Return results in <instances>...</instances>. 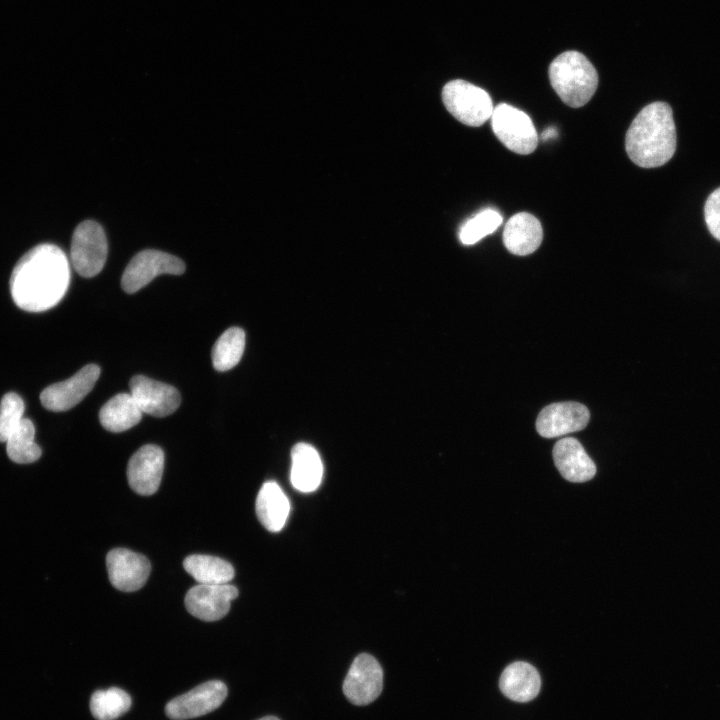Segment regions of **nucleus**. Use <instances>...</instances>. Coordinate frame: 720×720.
<instances>
[{"instance_id":"nucleus-1","label":"nucleus","mask_w":720,"mask_h":720,"mask_svg":"<svg viewBox=\"0 0 720 720\" xmlns=\"http://www.w3.org/2000/svg\"><path fill=\"white\" fill-rule=\"evenodd\" d=\"M70 282L66 255L56 245L39 244L16 263L10 278L15 304L29 312H43L64 297Z\"/></svg>"},{"instance_id":"nucleus-2","label":"nucleus","mask_w":720,"mask_h":720,"mask_svg":"<svg viewBox=\"0 0 720 720\" xmlns=\"http://www.w3.org/2000/svg\"><path fill=\"white\" fill-rule=\"evenodd\" d=\"M625 148L633 163L642 168L667 163L676 150V129L671 107L665 102L645 106L632 121Z\"/></svg>"},{"instance_id":"nucleus-3","label":"nucleus","mask_w":720,"mask_h":720,"mask_svg":"<svg viewBox=\"0 0 720 720\" xmlns=\"http://www.w3.org/2000/svg\"><path fill=\"white\" fill-rule=\"evenodd\" d=\"M552 88L568 106L585 105L598 86V74L592 63L578 51L558 55L549 66Z\"/></svg>"},{"instance_id":"nucleus-4","label":"nucleus","mask_w":720,"mask_h":720,"mask_svg":"<svg viewBox=\"0 0 720 720\" xmlns=\"http://www.w3.org/2000/svg\"><path fill=\"white\" fill-rule=\"evenodd\" d=\"M442 100L448 112L472 127L484 124L494 109L485 90L461 79L452 80L443 87Z\"/></svg>"},{"instance_id":"nucleus-5","label":"nucleus","mask_w":720,"mask_h":720,"mask_svg":"<svg viewBox=\"0 0 720 720\" xmlns=\"http://www.w3.org/2000/svg\"><path fill=\"white\" fill-rule=\"evenodd\" d=\"M491 125L499 141L512 152L526 155L538 144V135L530 117L523 111L500 103L491 115Z\"/></svg>"},{"instance_id":"nucleus-6","label":"nucleus","mask_w":720,"mask_h":720,"mask_svg":"<svg viewBox=\"0 0 720 720\" xmlns=\"http://www.w3.org/2000/svg\"><path fill=\"white\" fill-rule=\"evenodd\" d=\"M107 252L106 236L97 222L86 220L76 227L71 241V260L81 276L97 275L104 267Z\"/></svg>"},{"instance_id":"nucleus-7","label":"nucleus","mask_w":720,"mask_h":720,"mask_svg":"<svg viewBox=\"0 0 720 720\" xmlns=\"http://www.w3.org/2000/svg\"><path fill=\"white\" fill-rule=\"evenodd\" d=\"M184 262L166 252L147 249L136 254L126 266L121 279L125 292L132 294L161 274L180 275Z\"/></svg>"},{"instance_id":"nucleus-8","label":"nucleus","mask_w":720,"mask_h":720,"mask_svg":"<svg viewBox=\"0 0 720 720\" xmlns=\"http://www.w3.org/2000/svg\"><path fill=\"white\" fill-rule=\"evenodd\" d=\"M383 688V670L370 654L362 653L353 660L343 682V693L354 705L370 704Z\"/></svg>"},{"instance_id":"nucleus-9","label":"nucleus","mask_w":720,"mask_h":720,"mask_svg":"<svg viewBox=\"0 0 720 720\" xmlns=\"http://www.w3.org/2000/svg\"><path fill=\"white\" fill-rule=\"evenodd\" d=\"M227 693V687L222 681L211 680L169 701L165 713L172 720L196 718L217 709L226 699Z\"/></svg>"},{"instance_id":"nucleus-10","label":"nucleus","mask_w":720,"mask_h":720,"mask_svg":"<svg viewBox=\"0 0 720 720\" xmlns=\"http://www.w3.org/2000/svg\"><path fill=\"white\" fill-rule=\"evenodd\" d=\"M99 376L100 367L88 364L69 379L46 387L40 394L41 403L50 411H67L93 389Z\"/></svg>"},{"instance_id":"nucleus-11","label":"nucleus","mask_w":720,"mask_h":720,"mask_svg":"<svg viewBox=\"0 0 720 720\" xmlns=\"http://www.w3.org/2000/svg\"><path fill=\"white\" fill-rule=\"evenodd\" d=\"M238 596V589L227 584H198L185 596L188 612L203 621H216L223 618L230 604Z\"/></svg>"},{"instance_id":"nucleus-12","label":"nucleus","mask_w":720,"mask_h":720,"mask_svg":"<svg viewBox=\"0 0 720 720\" xmlns=\"http://www.w3.org/2000/svg\"><path fill=\"white\" fill-rule=\"evenodd\" d=\"M130 394L143 413L165 417L177 410L181 396L173 386L136 375L129 382Z\"/></svg>"},{"instance_id":"nucleus-13","label":"nucleus","mask_w":720,"mask_h":720,"mask_svg":"<svg viewBox=\"0 0 720 720\" xmlns=\"http://www.w3.org/2000/svg\"><path fill=\"white\" fill-rule=\"evenodd\" d=\"M106 565L111 584L125 592L143 587L151 571L145 556L125 548L112 549L107 554Z\"/></svg>"},{"instance_id":"nucleus-14","label":"nucleus","mask_w":720,"mask_h":720,"mask_svg":"<svg viewBox=\"0 0 720 720\" xmlns=\"http://www.w3.org/2000/svg\"><path fill=\"white\" fill-rule=\"evenodd\" d=\"M589 418V410L581 403H553L544 407L539 413L536 429L542 437H559L584 429Z\"/></svg>"},{"instance_id":"nucleus-15","label":"nucleus","mask_w":720,"mask_h":720,"mask_svg":"<svg viewBox=\"0 0 720 720\" xmlns=\"http://www.w3.org/2000/svg\"><path fill=\"white\" fill-rule=\"evenodd\" d=\"M163 469V450L156 445H144L131 456L128 462V483L136 493L145 496L152 495L159 488Z\"/></svg>"},{"instance_id":"nucleus-16","label":"nucleus","mask_w":720,"mask_h":720,"mask_svg":"<svg viewBox=\"0 0 720 720\" xmlns=\"http://www.w3.org/2000/svg\"><path fill=\"white\" fill-rule=\"evenodd\" d=\"M553 459L560 474L570 482H585L596 474L594 462L575 438L557 441L553 448Z\"/></svg>"},{"instance_id":"nucleus-17","label":"nucleus","mask_w":720,"mask_h":720,"mask_svg":"<svg viewBox=\"0 0 720 720\" xmlns=\"http://www.w3.org/2000/svg\"><path fill=\"white\" fill-rule=\"evenodd\" d=\"M543 239L540 221L527 212L513 215L506 223L503 232V243L514 255L525 256L533 253Z\"/></svg>"},{"instance_id":"nucleus-18","label":"nucleus","mask_w":720,"mask_h":720,"mask_svg":"<svg viewBox=\"0 0 720 720\" xmlns=\"http://www.w3.org/2000/svg\"><path fill=\"white\" fill-rule=\"evenodd\" d=\"M501 692L512 701L528 702L536 698L541 688V677L536 668L524 661L509 664L499 679Z\"/></svg>"},{"instance_id":"nucleus-19","label":"nucleus","mask_w":720,"mask_h":720,"mask_svg":"<svg viewBox=\"0 0 720 720\" xmlns=\"http://www.w3.org/2000/svg\"><path fill=\"white\" fill-rule=\"evenodd\" d=\"M291 459L293 487L304 493L316 490L323 476V465L317 450L307 443H298L292 448Z\"/></svg>"},{"instance_id":"nucleus-20","label":"nucleus","mask_w":720,"mask_h":720,"mask_svg":"<svg viewBox=\"0 0 720 720\" xmlns=\"http://www.w3.org/2000/svg\"><path fill=\"white\" fill-rule=\"evenodd\" d=\"M256 514L261 524L271 532L280 531L288 518L289 500L274 481L262 485L256 499Z\"/></svg>"},{"instance_id":"nucleus-21","label":"nucleus","mask_w":720,"mask_h":720,"mask_svg":"<svg viewBox=\"0 0 720 720\" xmlns=\"http://www.w3.org/2000/svg\"><path fill=\"white\" fill-rule=\"evenodd\" d=\"M143 412L130 393H119L100 409L99 420L110 432H123L137 425Z\"/></svg>"},{"instance_id":"nucleus-22","label":"nucleus","mask_w":720,"mask_h":720,"mask_svg":"<svg viewBox=\"0 0 720 720\" xmlns=\"http://www.w3.org/2000/svg\"><path fill=\"white\" fill-rule=\"evenodd\" d=\"M183 566L199 584H227L234 577V568L229 562L211 555H190L184 559Z\"/></svg>"},{"instance_id":"nucleus-23","label":"nucleus","mask_w":720,"mask_h":720,"mask_svg":"<svg viewBox=\"0 0 720 720\" xmlns=\"http://www.w3.org/2000/svg\"><path fill=\"white\" fill-rule=\"evenodd\" d=\"M35 428L32 421L23 418L6 440L8 457L16 463L27 464L38 460L41 448L34 441Z\"/></svg>"},{"instance_id":"nucleus-24","label":"nucleus","mask_w":720,"mask_h":720,"mask_svg":"<svg viewBox=\"0 0 720 720\" xmlns=\"http://www.w3.org/2000/svg\"><path fill=\"white\" fill-rule=\"evenodd\" d=\"M245 333L239 327L227 329L215 342L211 358L217 371H227L235 367L244 352Z\"/></svg>"},{"instance_id":"nucleus-25","label":"nucleus","mask_w":720,"mask_h":720,"mask_svg":"<svg viewBox=\"0 0 720 720\" xmlns=\"http://www.w3.org/2000/svg\"><path fill=\"white\" fill-rule=\"evenodd\" d=\"M131 706L130 695L117 687L95 691L90 699V710L97 720H115Z\"/></svg>"},{"instance_id":"nucleus-26","label":"nucleus","mask_w":720,"mask_h":720,"mask_svg":"<svg viewBox=\"0 0 720 720\" xmlns=\"http://www.w3.org/2000/svg\"><path fill=\"white\" fill-rule=\"evenodd\" d=\"M499 212L485 209L467 221L461 228L459 238L465 245H472L493 233L502 223Z\"/></svg>"},{"instance_id":"nucleus-27","label":"nucleus","mask_w":720,"mask_h":720,"mask_svg":"<svg viewBox=\"0 0 720 720\" xmlns=\"http://www.w3.org/2000/svg\"><path fill=\"white\" fill-rule=\"evenodd\" d=\"M24 402L13 392L5 394L0 403V442H6L8 436L24 418Z\"/></svg>"},{"instance_id":"nucleus-28","label":"nucleus","mask_w":720,"mask_h":720,"mask_svg":"<svg viewBox=\"0 0 720 720\" xmlns=\"http://www.w3.org/2000/svg\"><path fill=\"white\" fill-rule=\"evenodd\" d=\"M704 216L708 230L720 241V187L708 196L704 206Z\"/></svg>"},{"instance_id":"nucleus-29","label":"nucleus","mask_w":720,"mask_h":720,"mask_svg":"<svg viewBox=\"0 0 720 720\" xmlns=\"http://www.w3.org/2000/svg\"><path fill=\"white\" fill-rule=\"evenodd\" d=\"M557 136V130L554 127H549L542 133V139L548 140Z\"/></svg>"},{"instance_id":"nucleus-30","label":"nucleus","mask_w":720,"mask_h":720,"mask_svg":"<svg viewBox=\"0 0 720 720\" xmlns=\"http://www.w3.org/2000/svg\"><path fill=\"white\" fill-rule=\"evenodd\" d=\"M259 720H280V719L275 716H265Z\"/></svg>"}]
</instances>
